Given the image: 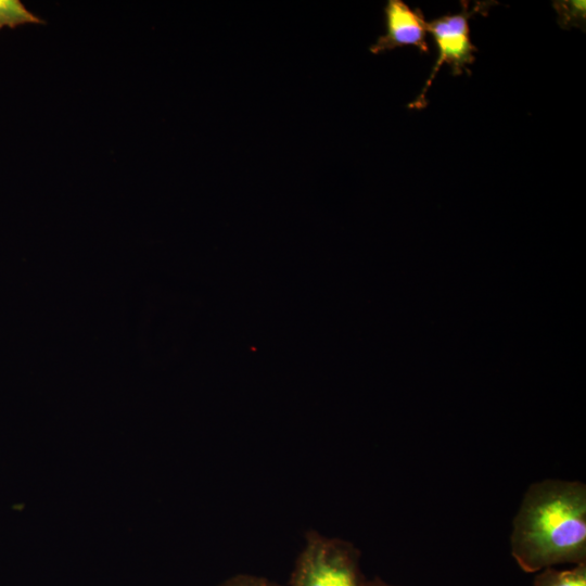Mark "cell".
Segmentation results:
<instances>
[{
  "instance_id": "obj_1",
  "label": "cell",
  "mask_w": 586,
  "mask_h": 586,
  "mask_svg": "<svg viewBox=\"0 0 586 586\" xmlns=\"http://www.w3.org/2000/svg\"><path fill=\"white\" fill-rule=\"evenodd\" d=\"M511 556L526 573L586 562V486L544 480L528 486L512 522Z\"/></svg>"
},
{
  "instance_id": "obj_2",
  "label": "cell",
  "mask_w": 586,
  "mask_h": 586,
  "mask_svg": "<svg viewBox=\"0 0 586 586\" xmlns=\"http://www.w3.org/2000/svg\"><path fill=\"white\" fill-rule=\"evenodd\" d=\"M365 579L355 545L309 530L289 586H361Z\"/></svg>"
},
{
  "instance_id": "obj_3",
  "label": "cell",
  "mask_w": 586,
  "mask_h": 586,
  "mask_svg": "<svg viewBox=\"0 0 586 586\" xmlns=\"http://www.w3.org/2000/svg\"><path fill=\"white\" fill-rule=\"evenodd\" d=\"M461 3V12L446 14L426 22V31L434 38L438 54L420 94L409 104L410 109L422 110L426 106V92L443 64L449 66L454 76H460L463 73L471 74L468 65L474 62V52L477 51V48L470 38L469 20L477 13H487L491 4H488L489 2H477L472 9H469L468 2L462 1Z\"/></svg>"
},
{
  "instance_id": "obj_4",
  "label": "cell",
  "mask_w": 586,
  "mask_h": 586,
  "mask_svg": "<svg viewBox=\"0 0 586 586\" xmlns=\"http://www.w3.org/2000/svg\"><path fill=\"white\" fill-rule=\"evenodd\" d=\"M385 33L379 36L369 51L380 54L404 46H413L429 53L426 21L419 8L411 9L403 0H388L384 7Z\"/></svg>"
},
{
  "instance_id": "obj_5",
  "label": "cell",
  "mask_w": 586,
  "mask_h": 586,
  "mask_svg": "<svg viewBox=\"0 0 586 586\" xmlns=\"http://www.w3.org/2000/svg\"><path fill=\"white\" fill-rule=\"evenodd\" d=\"M533 586H586V562L566 570L546 568L537 572Z\"/></svg>"
},
{
  "instance_id": "obj_6",
  "label": "cell",
  "mask_w": 586,
  "mask_h": 586,
  "mask_svg": "<svg viewBox=\"0 0 586 586\" xmlns=\"http://www.w3.org/2000/svg\"><path fill=\"white\" fill-rule=\"evenodd\" d=\"M586 2L584 0L553 1L557 12V22L562 29L573 27L585 30Z\"/></svg>"
},
{
  "instance_id": "obj_7",
  "label": "cell",
  "mask_w": 586,
  "mask_h": 586,
  "mask_svg": "<svg viewBox=\"0 0 586 586\" xmlns=\"http://www.w3.org/2000/svg\"><path fill=\"white\" fill-rule=\"evenodd\" d=\"M43 21L31 13L18 0H0V29L25 24H41Z\"/></svg>"
},
{
  "instance_id": "obj_8",
  "label": "cell",
  "mask_w": 586,
  "mask_h": 586,
  "mask_svg": "<svg viewBox=\"0 0 586 586\" xmlns=\"http://www.w3.org/2000/svg\"><path fill=\"white\" fill-rule=\"evenodd\" d=\"M217 586H282V585L263 576L247 574V573H240L225 579Z\"/></svg>"
},
{
  "instance_id": "obj_9",
  "label": "cell",
  "mask_w": 586,
  "mask_h": 586,
  "mask_svg": "<svg viewBox=\"0 0 586 586\" xmlns=\"http://www.w3.org/2000/svg\"><path fill=\"white\" fill-rule=\"evenodd\" d=\"M361 586H395V585H391L384 582L383 579H381L380 577H374L372 579L366 578Z\"/></svg>"
}]
</instances>
